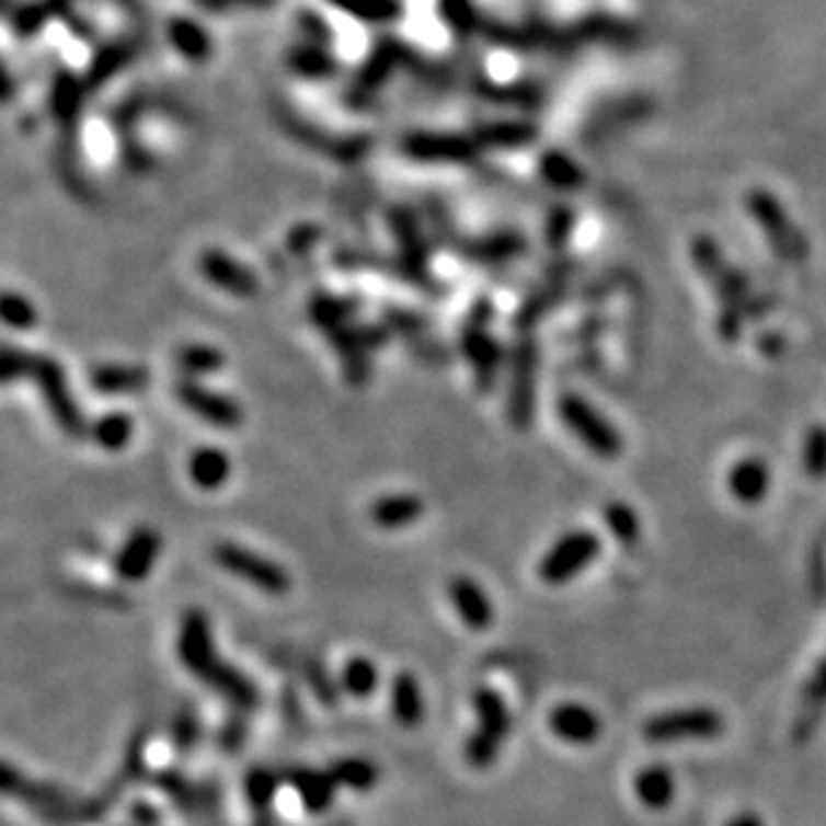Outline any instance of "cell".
<instances>
[{"mask_svg":"<svg viewBox=\"0 0 826 826\" xmlns=\"http://www.w3.org/2000/svg\"><path fill=\"white\" fill-rule=\"evenodd\" d=\"M289 68L295 70L297 76H306V78H330V76H335L337 62L319 44H313V46H297L295 51L289 54Z\"/></svg>","mask_w":826,"mask_h":826,"instance_id":"cell-35","label":"cell"},{"mask_svg":"<svg viewBox=\"0 0 826 826\" xmlns=\"http://www.w3.org/2000/svg\"><path fill=\"white\" fill-rule=\"evenodd\" d=\"M449 599H452L455 610H458L460 621L469 626L471 631H487L492 621H495V607H492L490 597L484 594V588L469 575H455L447 586Z\"/></svg>","mask_w":826,"mask_h":826,"instance_id":"cell-15","label":"cell"},{"mask_svg":"<svg viewBox=\"0 0 826 826\" xmlns=\"http://www.w3.org/2000/svg\"><path fill=\"white\" fill-rule=\"evenodd\" d=\"M441 3H445L447 22H452L458 30L473 27V9L466 0H441Z\"/></svg>","mask_w":826,"mask_h":826,"instance_id":"cell-50","label":"cell"},{"mask_svg":"<svg viewBox=\"0 0 826 826\" xmlns=\"http://www.w3.org/2000/svg\"><path fill=\"white\" fill-rule=\"evenodd\" d=\"M177 364L191 378H202V375L220 372L225 356L217 348H209V345H185V348H180Z\"/></svg>","mask_w":826,"mask_h":826,"instance_id":"cell-39","label":"cell"},{"mask_svg":"<svg viewBox=\"0 0 826 826\" xmlns=\"http://www.w3.org/2000/svg\"><path fill=\"white\" fill-rule=\"evenodd\" d=\"M473 150H477L473 139L441 131H415L402 142V153L423 163H463L471 161Z\"/></svg>","mask_w":826,"mask_h":826,"instance_id":"cell-14","label":"cell"},{"mask_svg":"<svg viewBox=\"0 0 826 826\" xmlns=\"http://www.w3.org/2000/svg\"><path fill=\"white\" fill-rule=\"evenodd\" d=\"M471 703L473 712H477L479 727L466 741L463 755L471 768L487 770L495 765L497 755H501V746L508 736V727H512V716H508L506 701H503L501 692L487 688V685L473 690Z\"/></svg>","mask_w":826,"mask_h":826,"instance_id":"cell-2","label":"cell"},{"mask_svg":"<svg viewBox=\"0 0 826 826\" xmlns=\"http://www.w3.org/2000/svg\"><path fill=\"white\" fill-rule=\"evenodd\" d=\"M469 326L463 332V348L466 356L471 358V367L477 372L479 388L482 391H490L492 380H495L497 364H501V351H497L495 340L487 332V321H490V308L484 302H479L473 308V313L469 316Z\"/></svg>","mask_w":826,"mask_h":826,"instance_id":"cell-12","label":"cell"},{"mask_svg":"<svg viewBox=\"0 0 826 826\" xmlns=\"http://www.w3.org/2000/svg\"><path fill=\"white\" fill-rule=\"evenodd\" d=\"M129 816L137 826H161V813L156 805H150L148 800H135L129 805Z\"/></svg>","mask_w":826,"mask_h":826,"instance_id":"cell-51","label":"cell"},{"mask_svg":"<svg viewBox=\"0 0 826 826\" xmlns=\"http://www.w3.org/2000/svg\"><path fill=\"white\" fill-rule=\"evenodd\" d=\"M148 382V369L135 364H102L91 369V386L102 393H137Z\"/></svg>","mask_w":826,"mask_h":826,"instance_id":"cell-23","label":"cell"},{"mask_svg":"<svg viewBox=\"0 0 826 826\" xmlns=\"http://www.w3.org/2000/svg\"><path fill=\"white\" fill-rule=\"evenodd\" d=\"M278 781H282L278 779V773H273V770L265 768V765H257V768H252L246 773L244 794H246L249 807H252L254 818H271V807H273V800H276Z\"/></svg>","mask_w":826,"mask_h":826,"instance_id":"cell-28","label":"cell"},{"mask_svg":"<svg viewBox=\"0 0 826 826\" xmlns=\"http://www.w3.org/2000/svg\"><path fill=\"white\" fill-rule=\"evenodd\" d=\"M202 682L206 685V688L220 692V696L236 709V712L246 714L260 707L257 685H254L244 672L225 664V661H217V664L206 672V677L202 679Z\"/></svg>","mask_w":826,"mask_h":826,"instance_id":"cell-16","label":"cell"},{"mask_svg":"<svg viewBox=\"0 0 826 826\" xmlns=\"http://www.w3.org/2000/svg\"><path fill=\"white\" fill-rule=\"evenodd\" d=\"M599 554V538L592 530H573L559 538L549 549V554L540 559L538 575L549 586H562L578 578V573L588 567Z\"/></svg>","mask_w":826,"mask_h":826,"instance_id":"cell-4","label":"cell"},{"mask_svg":"<svg viewBox=\"0 0 826 826\" xmlns=\"http://www.w3.org/2000/svg\"><path fill=\"white\" fill-rule=\"evenodd\" d=\"M172 746L180 757H187L196 752L198 741H202V722H198L196 709L180 707L172 720Z\"/></svg>","mask_w":826,"mask_h":826,"instance_id":"cell-37","label":"cell"},{"mask_svg":"<svg viewBox=\"0 0 826 826\" xmlns=\"http://www.w3.org/2000/svg\"><path fill=\"white\" fill-rule=\"evenodd\" d=\"M187 473H191L196 487L206 492L220 490L230 479V458L217 447H198L187 458Z\"/></svg>","mask_w":826,"mask_h":826,"instance_id":"cell-22","label":"cell"},{"mask_svg":"<svg viewBox=\"0 0 826 826\" xmlns=\"http://www.w3.org/2000/svg\"><path fill=\"white\" fill-rule=\"evenodd\" d=\"M811 696L816 698V701H824V698H826V664L822 666V669H818L816 679H813V685H811Z\"/></svg>","mask_w":826,"mask_h":826,"instance_id":"cell-53","label":"cell"},{"mask_svg":"<svg viewBox=\"0 0 826 826\" xmlns=\"http://www.w3.org/2000/svg\"><path fill=\"white\" fill-rule=\"evenodd\" d=\"M540 172H543L549 185L562 187V191H573V187L583 185L581 167L564 153H546L543 161H540Z\"/></svg>","mask_w":826,"mask_h":826,"instance_id":"cell-38","label":"cell"},{"mask_svg":"<svg viewBox=\"0 0 826 826\" xmlns=\"http://www.w3.org/2000/svg\"><path fill=\"white\" fill-rule=\"evenodd\" d=\"M393 65H397V57H393V48L391 46H388V48L382 46L380 51L375 54L372 59H369L367 68L362 70V76H358V81H356L358 91H364V94H367V91L378 89L380 83L386 81V76H388V72H391Z\"/></svg>","mask_w":826,"mask_h":826,"instance_id":"cell-42","label":"cell"},{"mask_svg":"<svg viewBox=\"0 0 826 826\" xmlns=\"http://www.w3.org/2000/svg\"><path fill=\"white\" fill-rule=\"evenodd\" d=\"M35 382H38L41 393H44L48 412L57 421L59 428L65 434L72 436V439H81L87 436V423H83L81 410H78L76 399H72V391L68 386V378H65L62 367H59L54 358H38L35 364Z\"/></svg>","mask_w":826,"mask_h":826,"instance_id":"cell-8","label":"cell"},{"mask_svg":"<svg viewBox=\"0 0 826 826\" xmlns=\"http://www.w3.org/2000/svg\"><path fill=\"white\" fill-rule=\"evenodd\" d=\"M725 826H765V824L759 822L755 813H741V816L731 818V822H727Z\"/></svg>","mask_w":826,"mask_h":826,"instance_id":"cell-54","label":"cell"},{"mask_svg":"<svg viewBox=\"0 0 826 826\" xmlns=\"http://www.w3.org/2000/svg\"><path fill=\"white\" fill-rule=\"evenodd\" d=\"M559 415H562L564 425L578 436L583 445L592 449L594 455H599V458H618L623 452V441L618 436V431L586 399L567 393L559 402Z\"/></svg>","mask_w":826,"mask_h":826,"instance_id":"cell-5","label":"cell"},{"mask_svg":"<svg viewBox=\"0 0 826 826\" xmlns=\"http://www.w3.org/2000/svg\"><path fill=\"white\" fill-rule=\"evenodd\" d=\"M521 249V239L519 236L503 233V236H492V239L479 241L477 249H473V257L479 260H503V257H514L516 252Z\"/></svg>","mask_w":826,"mask_h":826,"instance_id":"cell-45","label":"cell"},{"mask_svg":"<svg viewBox=\"0 0 826 826\" xmlns=\"http://www.w3.org/2000/svg\"><path fill=\"white\" fill-rule=\"evenodd\" d=\"M153 781H156V787L161 789L169 800H172V803H177L182 807V811L193 813V807H198V794L202 792H198V789L185 779L182 770L163 768L161 773L153 776Z\"/></svg>","mask_w":826,"mask_h":826,"instance_id":"cell-36","label":"cell"},{"mask_svg":"<svg viewBox=\"0 0 826 826\" xmlns=\"http://www.w3.org/2000/svg\"><path fill=\"white\" fill-rule=\"evenodd\" d=\"M770 473L765 469L762 460L749 458L741 460L736 469L731 471V492L738 497L741 503H757L762 501L765 492H768Z\"/></svg>","mask_w":826,"mask_h":826,"instance_id":"cell-27","label":"cell"},{"mask_svg":"<svg viewBox=\"0 0 826 826\" xmlns=\"http://www.w3.org/2000/svg\"><path fill=\"white\" fill-rule=\"evenodd\" d=\"M634 792L636 800L642 805L653 807V811H661L672 803L674 798V779L669 770L664 765H650V768L640 770L634 779Z\"/></svg>","mask_w":826,"mask_h":826,"instance_id":"cell-26","label":"cell"},{"mask_svg":"<svg viewBox=\"0 0 826 826\" xmlns=\"http://www.w3.org/2000/svg\"><path fill=\"white\" fill-rule=\"evenodd\" d=\"M177 399L187 412H193V415H198L202 421L215 425V428L233 431L244 421V412H241V406L236 404L233 399L209 391V388L198 386V382L193 380L180 382Z\"/></svg>","mask_w":826,"mask_h":826,"instance_id":"cell-13","label":"cell"},{"mask_svg":"<svg viewBox=\"0 0 826 826\" xmlns=\"http://www.w3.org/2000/svg\"><path fill=\"white\" fill-rule=\"evenodd\" d=\"M803 463H805L807 477H816V479L826 477V428H822V425L807 431Z\"/></svg>","mask_w":826,"mask_h":826,"instance_id":"cell-43","label":"cell"},{"mask_svg":"<svg viewBox=\"0 0 826 826\" xmlns=\"http://www.w3.org/2000/svg\"><path fill=\"white\" fill-rule=\"evenodd\" d=\"M538 402V345L521 340L514 351L512 386H508V423L516 431H527L536 421Z\"/></svg>","mask_w":826,"mask_h":826,"instance_id":"cell-6","label":"cell"},{"mask_svg":"<svg viewBox=\"0 0 826 826\" xmlns=\"http://www.w3.org/2000/svg\"><path fill=\"white\" fill-rule=\"evenodd\" d=\"M177 653L182 666L191 674H196L198 679H204L206 672L220 661L217 658L215 640H211L209 618H206V612L198 610V607H191V610H185V616H182Z\"/></svg>","mask_w":826,"mask_h":826,"instance_id":"cell-10","label":"cell"},{"mask_svg":"<svg viewBox=\"0 0 826 826\" xmlns=\"http://www.w3.org/2000/svg\"><path fill=\"white\" fill-rule=\"evenodd\" d=\"M746 204H749V211L755 215V220L762 225L765 236H768V241L773 244L776 252H779V257L789 260V263H805L807 241L800 236V230L789 222L783 206L765 191L749 193Z\"/></svg>","mask_w":826,"mask_h":826,"instance_id":"cell-7","label":"cell"},{"mask_svg":"<svg viewBox=\"0 0 826 826\" xmlns=\"http://www.w3.org/2000/svg\"><path fill=\"white\" fill-rule=\"evenodd\" d=\"M605 521L618 543L631 546L640 538V519H636V514L631 512L626 503H610V506L605 508Z\"/></svg>","mask_w":826,"mask_h":826,"instance_id":"cell-41","label":"cell"},{"mask_svg":"<svg viewBox=\"0 0 826 826\" xmlns=\"http://www.w3.org/2000/svg\"><path fill=\"white\" fill-rule=\"evenodd\" d=\"M129 59H131V44H126V41H118V44L102 48V51L94 57V62H91L87 78H83L87 89L89 91L100 89L102 83L111 81L115 72L124 70Z\"/></svg>","mask_w":826,"mask_h":826,"instance_id":"cell-32","label":"cell"},{"mask_svg":"<svg viewBox=\"0 0 826 826\" xmlns=\"http://www.w3.org/2000/svg\"><path fill=\"white\" fill-rule=\"evenodd\" d=\"M211 557H215V562L220 564L225 573L260 588V592L271 594V597H284L291 588V575L284 564L273 562V559L263 554H254L252 549H244L239 543H228V540L217 543Z\"/></svg>","mask_w":826,"mask_h":826,"instance_id":"cell-3","label":"cell"},{"mask_svg":"<svg viewBox=\"0 0 826 826\" xmlns=\"http://www.w3.org/2000/svg\"><path fill=\"white\" fill-rule=\"evenodd\" d=\"M343 14L356 16L358 22L367 24H391L402 16V3L399 0H330Z\"/></svg>","mask_w":826,"mask_h":826,"instance_id":"cell-33","label":"cell"},{"mask_svg":"<svg viewBox=\"0 0 826 826\" xmlns=\"http://www.w3.org/2000/svg\"><path fill=\"white\" fill-rule=\"evenodd\" d=\"M369 516H372L375 525L382 527V530H402V527L415 525V521L421 519L423 501L417 495H410V492H402V495H382L372 503Z\"/></svg>","mask_w":826,"mask_h":826,"instance_id":"cell-20","label":"cell"},{"mask_svg":"<svg viewBox=\"0 0 826 826\" xmlns=\"http://www.w3.org/2000/svg\"><path fill=\"white\" fill-rule=\"evenodd\" d=\"M254 826H276L273 818H254Z\"/></svg>","mask_w":826,"mask_h":826,"instance_id":"cell-55","label":"cell"},{"mask_svg":"<svg viewBox=\"0 0 826 826\" xmlns=\"http://www.w3.org/2000/svg\"><path fill=\"white\" fill-rule=\"evenodd\" d=\"M3 792L11 798H20L22 803L33 807L38 816L54 824H87L89 800L78 798L62 787L44 781H30L11 762L3 765Z\"/></svg>","mask_w":826,"mask_h":826,"instance_id":"cell-1","label":"cell"},{"mask_svg":"<svg viewBox=\"0 0 826 826\" xmlns=\"http://www.w3.org/2000/svg\"><path fill=\"white\" fill-rule=\"evenodd\" d=\"M35 364H38V358L35 356L24 354V351H16V348H5L3 369H0L3 382H14L16 378H22V375H35Z\"/></svg>","mask_w":826,"mask_h":826,"instance_id":"cell-47","label":"cell"},{"mask_svg":"<svg viewBox=\"0 0 826 826\" xmlns=\"http://www.w3.org/2000/svg\"><path fill=\"white\" fill-rule=\"evenodd\" d=\"M284 779L289 781V787L295 789L300 803L306 805L308 813L319 816V813L330 811V805L335 803L337 781L332 779L330 770H313V768H291Z\"/></svg>","mask_w":826,"mask_h":826,"instance_id":"cell-19","label":"cell"},{"mask_svg":"<svg viewBox=\"0 0 826 826\" xmlns=\"http://www.w3.org/2000/svg\"><path fill=\"white\" fill-rule=\"evenodd\" d=\"M198 265H202L206 282H211L215 287L230 291V295L252 297L254 291L260 289L254 273L244 268L239 260L228 257V254L220 252V249H206V252L202 254V263Z\"/></svg>","mask_w":826,"mask_h":826,"instance_id":"cell-17","label":"cell"},{"mask_svg":"<svg viewBox=\"0 0 826 826\" xmlns=\"http://www.w3.org/2000/svg\"><path fill=\"white\" fill-rule=\"evenodd\" d=\"M722 733V716L712 709H677L650 716L645 722V738L653 744L682 738H714Z\"/></svg>","mask_w":826,"mask_h":826,"instance_id":"cell-9","label":"cell"},{"mask_svg":"<svg viewBox=\"0 0 826 826\" xmlns=\"http://www.w3.org/2000/svg\"><path fill=\"white\" fill-rule=\"evenodd\" d=\"M302 672H306L308 688L313 690L316 701L326 709H335L340 701V682L332 679V674L326 672V666L319 658H306L302 661Z\"/></svg>","mask_w":826,"mask_h":826,"instance_id":"cell-40","label":"cell"},{"mask_svg":"<svg viewBox=\"0 0 826 826\" xmlns=\"http://www.w3.org/2000/svg\"><path fill=\"white\" fill-rule=\"evenodd\" d=\"M169 41L191 62H206L211 57L209 33L198 22L187 20V16H174L169 22Z\"/></svg>","mask_w":826,"mask_h":826,"instance_id":"cell-25","label":"cell"},{"mask_svg":"<svg viewBox=\"0 0 826 826\" xmlns=\"http://www.w3.org/2000/svg\"><path fill=\"white\" fill-rule=\"evenodd\" d=\"M158 554H161V536L153 527H137L113 559L115 578L124 583H142L153 573Z\"/></svg>","mask_w":826,"mask_h":826,"instance_id":"cell-11","label":"cell"},{"mask_svg":"<svg viewBox=\"0 0 826 826\" xmlns=\"http://www.w3.org/2000/svg\"><path fill=\"white\" fill-rule=\"evenodd\" d=\"M391 712L397 716L399 725L406 727V731H412V727H417L423 722V692L412 672H399L397 677H393Z\"/></svg>","mask_w":826,"mask_h":826,"instance_id":"cell-21","label":"cell"},{"mask_svg":"<svg viewBox=\"0 0 826 826\" xmlns=\"http://www.w3.org/2000/svg\"><path fill=\"white\" fill-rule=\"evenodd\" d=\"M549 727L557 738L575 746L594 744L599 738V733H603L599 716L588 707H583V703H559L557 709H551Z\"/></svg>","mask_w":826,"mask_h":826,"instance_id":"cell-18","label":"cell"},{"mask_svg":"<svg viewBox=\"0 0 826 826\" xmlns=\"http://www.w3.org/2000/svg\"><path fill=\"white\" fill-rule=\"evenodd\" d=\"M538 131L536 126L525 124V121H501V124H484L482 129H477V148H503V150H516L525 148V145L536 142Z\"/></svg>","mask_w":826,"mask_h":826,"instance_id":"cell-24","label":"cell"},{"mask_svg":"<svg viewBox=\"0 0 826 826\" xmlns=\"http://www.w3.org/2000/svg\"><path fill=\"white\" fill-rule=\"evenodd\" d=\"M284 712H287L289 725H297V722L302 720V709H300V703H297V696L291 690L284 692Z\"/></svg>","mask_w":826,"mask_h":826,"instance_id":"cell-52","label":"cell"},{"mask_svg":"<svg viewBox=\"0 0 826 826\" xmlns=\"http://www.w3.org/2000/svg\"><path fill=\"white\" fill-rule=\"evenodd\" d=\"M3 319L5 324L14 326V330H30V326H35V321H38V313H35L33 302H30L27 297L9 291V295L3 297Z\"/></svg>","mask_w":826,"mask_h":826,"instance_id":"cell-44","label":"cell"},{"mask_svg":"<svg viewBox=\"0 0 826 826\" xmlns=\"http://www.w3.org/2000/svg\"><path fill=\"white\" fill-rule=\"evenodd\" d=\"M91 439L96 441L107 452H121L135 436V421L124 412H111V415H102L100 421L91 425Z\"/></svg>","mask_w":826,"mask_h":826,"instance_id":"cell-31","label":"cell"},{"mask_svg":"<svg viewBox=\"0 0 826 826\" xmlns=\"http://www.w3.org/2000/svg\"><path fill=\"white\" fill-rule=\"evenodd\" d=\"M87 83L78 81L72 72H59L57 81H54V89H51V111L54 115H57L62 124H72L76 121V115L81 113V105H83V94H87Z\"/></svg>","mask_w":826,"mask_h":826,"instance_id":"cell-30","label":"cell"},{"mask_svg":"<svg viewBox=\"0 0 826 826\" xmlns=\"http://www.w3.org/2000/svg\"><path fill=\"white\" fill-rule=\"evenodd\" d=\"M570 230H573V211H570L567 206L554 209V215H551V220H549V244L562 246L564 241H567Z\"/></svg>","mask_w":826,"mask_h":826,"instance_id":"cell-48","label":"cell"},{"mask_svg":"<svg viewBox=\"0 0 826 826\" xmlns=\"http://www.w3.org/2000/svg\"><path fill=\"white\" fill-rule=\"evenodd\" d=\"M44 22H46V11L41 9V5H24V9L16 11L14 27H16V33L33 35Z\"/></svg>","mask_w":826,"mask_h":826,"instance_id":"cell-49","label":"cell"},{"mask_svg":"<svg viewBox=\"0 0 826 826\" xmlns=\"http://www.w3.org/2000/svg\"><path fill=\"white\" fill-rule=\"evenodd\" d=\"M246 733H249V725H246L244 714L236 712L233 716H228L225 725L220 727V736H217L225 755H239L241 746H244V741H246Z\"/></svg>","mask_w":826,"mask_h":826,"instance_id":"cell-46","label":"cell"},{"mask_svg":"<svg viewBox=\"0 0 826 826\" xmlns=\"http://www.w3.org/2000/svg\"><path fill=\"white\" fill-rule=\"evenodd\" d=\"M332 779L337 781V787H348L354 792H369L375 783L380 781V770L372 759L364 757H343L335 759L330 765Z\"/></svg>","mask_w":826,"mask_h":826,"instance_id":"cell-29","label":"cell"},{"mask_svg":"<svg viewBox=\"0 0 826 826\" xmlns=\"http://www.w3.org/2000/svg\"><path fill=\"white\" fill-rule=\"evenodd\" d=\"M380 674L378 666L372 664L364 655H356L351 658L348 664L343 666V674H340V688L348 692L351 698H369L375 690H378Z\"/></svg>","mask_w":826,"mask_h":826,"instance_id":"cell-34","label":"cell"}]
</instances>
